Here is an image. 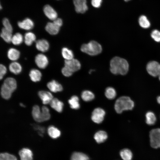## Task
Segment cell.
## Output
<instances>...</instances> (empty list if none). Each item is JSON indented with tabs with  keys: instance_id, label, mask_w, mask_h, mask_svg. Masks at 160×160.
Masks as SVG:
<instances>
[{
	"instance_id": "8fae6325",
	"label": "cell",
	"mask_w": 160,
	"mask_h": 160,
	"mask_svg": "<svg viewBox=\"0 0 160 160\" xmlns=\"http://www.w3.org/2000/svg\"><path fill=\"white\" fill-rule=\"evenodd\" d=\"M43 11L45 15L49 19L53 21L57 18V14L56 12L49 5L45 6Z\"/></svg>"
},
{
	"instance_id": "5b68a950",
	"label": "cell",
	"mask_w": 160,
	"mask_h": 160,
	"mask_svg": "<svg viewBox=\"0 0 160 160\" xmlns=\"http://www.w3.org/2000/svg\"><path fill=\"white\" fill-rule=\"evenodd\" d=\"M146 70L148 73L153 77L159 76L160 73V64L156 61H151L147 64Z\"/></svg>"
},
{
	"instance_id": "5bb4252c",
	"label": "cell",
	"mask_w": 160,
	"mask_h": 160,
	"mask_svg": "<svg viewBox=\"0 0 160 160\" xmlns=\"http://www.w3.org/2000/svg\"><path fill=\"white\" fill-rule=\"evenodd\" d=\"M47 86L52 92H57L63 90L62 85L55 80H52L47 83Z\"/></svg>"
},
{
	"instance_id": "4316f807",
	"label": "cell",
	"mask_w": 160,
	"mask_h": 160,
	"mask_svg": "<svg viewBox=\"0 0 160 160\" xmlns=\"http://www.w3.org/2000/svg\"><path fill=\"white\" fill-rule=\"evenodd\" d=\"M120 155L123 160H131L133 154L131 151L128 148H124L121 151Z\"/></svg>"
},
{
	"instance_id": "7402d4cb",
	"label": "cell",
	"mask_w": 160,
	"mask_h": 160,
	"mask_svg": "<svg viewBox=\"0 0 160 160\" xmlns=\"http://www.w3.org/2000/svg\"><path fill=\"white\" fill-rule=\"evenodd\" d=\"M20 55V51L15 48H10L7 51V57L9 60L12 61L17 60L19 58Z\"/></svg>"
},
{
	"instance_id": "c3c4849f",
	"label": "cell",
	"mask_w": 160,
	"mask_h": 160,
	"mask_svg": "<svg viewBox=\"0 0 160 160\" xmlns=\"http://www.w3.org/2000/svg\"><path fill=\"white\" fill-rule=\"evenodd\" d=\"M159 80H160V73H159Z\"/></svg>"
},
{
	"instance_id": "60d3db41",
	"label": "cell",
	"mask_w": 160,
	"mask_h": 160,
	"mask_svg": "<svg viewBox=\"0 0 160 160\" xmlns=\"http://www.w3.org/2000/svg\"><path fill=\"white\" fill-rule=\"evenodd\" d=\"M61 72L64 76L67 77L71 76L73 73L72 71L65 66L62 68Z\"/></svg>"
},
{
	"instance_id": "cb8c5ba5",
	"label": "cell",
	"mask_w": 160,
	"mask_h": 160,
	"mask_svg": "<svg viewBox=\"0 0 160 160\" xmlns=\"http://www.w3.org/2000/svg\"><path fill=\"white\" fill-rule=\"evenodd\" d=\"M47 132L49 136L55 139L60 137L61 135L60 131L53 126H50L48 128Z\"/></svg>"
},
{
	"instance_id": "d6a6232c",
	"label": "cell",
	"mask_w": 160,
	"mask_h": 160,
	"mask_svg": "<svg viewBox=\"0 0 160 160\" xmlns=\"http://www.w3.org/2000/svg\"><path fill=\"white\" fill-rule=\"evenodd\" d=\"M81 97L84 101L88 102L93 100L95 98V95L92 92L86 90L84 91L81 93Z\"/></svg>"
},
{
	"instance_id": "f6af8a7d",
	"label": "cell",
	"mask_w": 160,
	"mask_h": 160,
	"mask_svg": "<svg viewBox=\"0 0 160 160\" xmlns=\"http://www.w3.org/2000/svg\"><path fill=\"white\" fill-rule=\"evenodd\" d=\"M34 128L35 129L38 130L39 131V132L40 135H42L44 133L45 131L44 128L40 126L36 125L35 126Z\"/></svg>"
},
{
	"instance_id": "4dcf8cb0",
	"label": "cell",
	"mask_w": 160,
	"mask_h": 160,
	"mask_svg": "<svg viewBox=\"0 0 160 160\" xmlns=\"http://www.w3.org/2000/svg\"><path fill=\"white\" fill-rule=\"evenodd\" d=\"M146 122L149 125L154 124L156 121V117L154 113L151 111H148L146 114Z\"/></svg>"
},
{
	"instance_id": "44dd1931",
	"label": "cell",
	"mask_w": 160,
	"mask_h": 160,
	"mask_svg": "<svg viewBox=\"0 0 160 160\" xmlns=\"http://www.w3.org/2000/svg\"><path fill=\"white\" fill-rule=\"evenodd\" d=\"M29 76L31 80L34 82H37L40 81L42 74L41 72L38 69H32L29 73Z\"/></svg>"
},
{
	"instance_id": "ab89813d",
	"label": "cell",
	"mask_w": 160,
	"mask_h": 160,
	"mask_svg": "<svg viewBox=\"0 0 160 160\" xmlns=\"http://www.w3.org/2000/svg\"><path fill=\"white\" fill-rule=\"evenodd\" d=\"M2 24L4 26V28L12 32L13 29L12 26L7 18H5L3 20Z\"/></svg>"
},
{
	"instance_id": "484cf974",
	"label": "cell",
	"mask_w": 160,
	"mask_h": 160,
	"mask_svg": "<svg viewBox=\"0 0 160 160\" xmlns=\"http://www.w3.org/2000/svg\"><path fill=\"white\" fill-rule=\"evenodd\" d=\"M12 32L3 28L0 34L1 37L6 42L10 43L11 42L12 37Z\"/></svg>"
},
{
	"instance_id": "603a6c76",
	"label": "cell",
	"mask_w": 160,
	"mask_h": 160,
	"mask_svg": "<svg viewBox=\"0 0 160 160\" xmlns=\"http://www.w3.org/2000/svg\"><path fill=\"white\" fill-rule=\"evenodd\" d=\"M21 65L18 63L13 62L11 63L9 66V69L12 73L17 75L20 74L22 71Z\"/></svg>"
},
{
	"instance_id": "7bdbcfd3",
	"label": "cell",
	"mask_w": 160,
	"mask_h": 160,
	"mask_svg": "<svg viewBox=\"0 0 160 160\" xmlns=\"http://www.w3.org/2000/svg\"><path fill=\"white\" fill-rule=\"evenodd\" d=\"M102 0H91L92 5L95 8L99 7L101 5Z\"/></svg>"
},
{
	"instance_id": "74e56055",
	"label": "cell",
	"mask_w": 160,
	"mask_h": 160,
	"mask_svg": "<svg viewBox=\"0 0 160 160\" xmlns=\"http://www.w3.org/2000/svg\"><path fill=\"white\" fill-rule=\"evenodd\" d=\"M0 160H17V159L13 155L4 153L0 154Z\"/></svg>"
},
{
	"instance_id": "83f0119b",
	"label": "cell",
	"mask_w": 160,
	"mask_h": 160,
	"mask_svg": "<svg viewBox=\"0 0 160 160\" xmlns=\"http://www.w3.org/2000/svg\"><path fill=\"white\" fill-rule=\"evenodd\" d=\"M79 97L73 95L68 100L70 107L74 109H78L80 107L79 103Z\"/></svg>"
},
{
	"instance_id": "836d02e7",
	"label": "cell",
	"mask_w": 160,
	"mask_h": 160,
	"mask_svg": "<svg viewBox=\"0 0 160 160\" xmlns=\"http://www.w3.org/2000/svg\"><path fill=\"white\" fill-rule=\"evenodd\" d=\"M13 92L5 87L3 84L1 87V94L2 97L6 100L9 99Z\"/></svg>"
},
{
	"instance_id": "f35d334b",
	"label": "cell",
	"mask_w": 160,
	"mask_h": 160,
	"mask_svg": "<svg viewBox=\"0 0 160 160\" xmlns=\"http://www.w3.org/2000/svg\"><path fill=\"white\" fill-rule=\"evenodd\" d=\"M151 36L155 41L160 42V31L159 30H153L151 33Z\"/></svg>"
},
{
	"instance_id": "ac0fdd59",
	"label": "cell",
	"mask_w": 160,
	"mask_h": 160,
	"mask_svg": "<svg viewBox=\"0 0 160 160\" xmlns=\"http://www.w3.org/2000/svg\"><path fill=\"white\" fill-rule=\"evenodd\" d=\"M49 104L51 107L57 112L60 113L62 111L63 103L57 98H53Z\"/></svg>"
},
{
	"instance_id": "d6986e66",
	"label": "cell",
	"mask_w": 160,
	"mask_h": 160,
	"mask_svg": "<svg viewBox=\"0 0 160 160\" xmlns=\"http://www.w3.org/2000/svg\"><path fill=\"white\" fill-rule=\"evenodd\" d=\"M60 27H59L53 22H49L45 26L46 31L52 35H55L59 32Z\"/></svg>"
},
{
	"instance_id": "277c9868",
	"label": "cell",
	"mask_w": 160,
	"mask_h": 160,
	"mask_svg": "<svg viewBox=\"0 0 160 160\" xmlns=\"http://www.w3.org/2000/svg\"><path fill=\"white\" fill-rule=\"evenodd\" d=\"M150 145L154 148H160V128L152 129L149 134Z\"/></svg>"
},
{
	"instance_id": "f1b7e54d",
	"label": "cell",
	"mask_w": 160,
	"mask_h": 160,
	"mask_svg": "<svg viewBox=\"0 0 160 160\" xmlns=\"http://www.w3.org/2000/svg\"><path fill=\"white\" fill-rule=\"evenodd\" d=\"M61 53L63 57L65 60L72 59L74 57L73 51L66 47H64L62 49Z\"/></svg>"
},
{
	"instance_id": "7dc6e473",
	"label": "cell",
	"mask_w": 160,
	"mask_h": 160,
	"mask_svg": "<svg viewBox=\"0 0 160 160\" xmlns=\"http://www.w3.org/2000/svg\"><path fill=\"white\" fill-rule=\"evenodd\" d=\"M20 105L21 106V107H25V106L23 104V103H20Z\"/></svg>"
},
{
	"instance_id": "9a60e30c",
	"label": "cell",
	"mask_w": 160,
	"mask_h": 160,
	"mask_svg": "<svg viewBox=\"0 0 160 160\" xmlns=\"http://www.w3.org/2000/svg\"><path fill=\"white\" fill-rule=\"evenodd\" d=\"M32 115L34 119L37 122H43L42 113L41 110L38 105H34L32 108Z\"/></svg>"
},
{
	"instance_id": "7a4b0ae2",
	"label": "cell",
	"mask_w": 160,
	"mask_h": 160,
	"mask_svg": "<svg viewBox=\"0 0 160 160\" xmlns=\"http://www.w3.org/2000/svg\"><path fill=\"white\" fill-rule=\"evenodd\" d=\"M134 106V103L129 97L123 96L117 99L114 108L117 113H120L123 111L132 110Z\"/></svg>"
},
{
	"instance_id": "ba28073f",
	"label": "cell",
	"mask_w": 160,
	"mask_h": 160,
	"mask_svg": "<svg viewBox=\"0 0 160 160\" xmlns=\"http://www.w3.org/2000/svg\"><path fill=\"white\" fill-rule=\"evenodd\" d=\"M35 61L36 65L39 68L43 69L48 65L49 60L47 57L42 54H37L35 57Z\"/></svg>"
},
{
	"instance_id": "f546056e",
	"label": "cell",
	"mask_w": 160,
	"mask_h": 160,
	"mask_svg": "<svg viewBox=\"0 0 160 160\" xmlns=\"http://www.w3.org/2000/svg\"><path fill=\"white\" fill-rule=\"evenodd\" d=\"M138 22L140 25L144 28H148L150 26L151 23L149 20L144 15H142L140 17Z\"/></svg>"
},
{
	"instance_id": "e575fe53",
	"label": "cell",
	"mask_w": 160,
	"mask_h": 160,
	"mask_svg": "<svg viewBox=\"0 0 160 160\" xmlns=\"http://www.w3.org/2000/svg\"><path fill=\"white\" fill-rule=\"evenodd\" d=\"M23 40L22 34L20 33H17L12 36L11 42L15 45H19L23 42Z\"/></svg>"
},
{
	"instance_id": "52a82bcc",
	"label": "cell",
	"mask_w": 160,
	"mask_h": 160,
	"mask_svg": "<svg viewBox=\"0 0 160 160\" xmlns=\"http://www.w3.org/2000/svg\"><path fill=\"white\" fill-rule=\"evenodd\" d=\"M64 66L74 73L80 69L81 64L78 60L73 58L70 60H65L64 62Z\"/></svg>"
},
{
	"instance_id": "e0dca14e",
	"label": "cell",
	"mask_w": 160,
	"mask_h": 160,
	"mask_svg": "<svg viewBox=\"0 0 160 160\" xmlns=\"http://www.w3.org/2000/svg\"><path fill=\"white\" fill-rule=\"evenodd\" d=\"M3 84L12 92L16 89L17 87L16 81L12 77L7 78L4 81Z\"/></svg>"
},
{
	"instance_id": "d4e9b609",
	"label": "cell",
	"mask_w": 160,
	"mask_h": 160,
	"mask_svg": "<svg viewBox=\"0 0 160 160\" xmlns=\"http://www.w3.org/2000/svg\"><path fill=\"white\" fill-rule=\"evenodd\" d=\"M36 36L33 33L31 32L26 33L24 36V40L25 44L30 46L35 41Z\"/></svg>"
},
{
	"instance_id": "8d00e7d4",
	"label": "cell",
	"mask_w": 160,
	"mask_h": 160,
	"mask_svg": "<svg viewBox=\"0 0 160 160\" xmlns=\"http://www.w3.org/2000/svg\"><path fill=\"white\" fill-rule=\"evenodd\" d=\"M41 110L42 113V119L43 121L49 120L50 118L49 110L48 107L46 106H43Z\"/></svg>"
},
{
	"instance_id": "bcb514c9",
	"label": "cell",
	"mask_w": 160,
	"mask_h": 160,
	"mask_svg": "<svg viewBox=\"0 0 160 160\" xmlns=\"http://www.w3.org/2000/svg\"><path fill=\"white\" fill-rule=\"evenodd\" d=\"M157 100L158 103L160 104V96L157 97Z\"/></svg>"
},
{
	"instance_id": "b9f144b4",
	"label": "cell",
	"mask_w": 160,
	"mask_h": 160,
	"mask_svg": "<svg viewBox=\"0 0 160 160\" xmlns=\"http://www.w3.org/2000/svg\"><path fill=\"white\" fill-rule=\"evenodd\" d=\"M7 72V69L3 64H1L0 66V79H2Z\"/></svg>"
},
{
	"instance_id": "6da1fadb",
	"label": "cell",
	"mask_w": 160,
	"mask_h": 160,
	"mask_svg": "<svg viewBox=\"0 0 160 160\" xmlns=\"http://www.w3.org/2000/svg\"><path fill=\"white\" fill-rule=\"evenodd\" d=\"M129 65L125 59L118 57H113L110 62V71L112 73L125 75L129 70Z\"/></svg>"
},
{
	"instance_id": "3957f363",
	"label": "cell",
	"mask_w": 160,
	"mask_h": 160,
	"mask_svg": "<svg viewBox=\"0 0 160 160\" xmlns=\"http://www.w3.org/2000/svg\"><path fill=\"white\" fill-rule=\"evenodd\" d=\"M81 51L91 56H95L101 53L102 48L97 42L92 41L87 44H83L81 47Z\"/></svg>"
},
{
	"instance_id": "1f68e13d",
	"label": "cell",
	"mask_w": 160,
	"mask_h": 160,
	"mask_svg": "<svg viewBox=\"0 0 160 160\" xmlns=\"http://www.w3.org/2000/svg\"><path fill=\"white\" fill-rule=\"evenodd\" d=\"M88 156L81 152H74L72 154L71 160H89Z\"/></svg>"
},
{
	"instance_id": "9c48e42d",
	"label": "cell",
	"mask_w": 160,
	"mask_h": 160,
	"mask_svg": "<svg viewBox=\"0 0 160 160\" xmlns=\"http://www.w3.org/2000/svg\"><path fill=\"white\" fill-rule=\"evenodd\" d=\"M73 3L75 10L78 13H84L88 9L86 0H73Z\"/></svg>"
},
{
	"instance_id": "681fc988",
	"label": "cell",
	"mask_w": 160,
	"mask_h": 160,
	"mask_svg": "<svg viewBox=\"0 0 160 160\" xmlns=\"http://www.w3.org/2000/svg\"><path fill=\"white\" fill-rule=\"evenodd\" d=\"M125 1H128L130 0H124Z\"/></svg>"
},
{
	"instance_id": "4fadbf2b",
	"label": "cell",
	"mask_w": 160,
	"mask_h": 160,
	"mask_svg": "<svg viewBox=\"0 0 160 160\" xmlns=\"http://www.w3.org/2000/svg\"><path fill=\"white\" fill-rule=\"evenodd\" d=\"M17 25L21 29L26 30L32 29L34 25L33 21L29 18H26L22 21L18 22Z\"/></svg>"
},
{
	"instance_id": "8992f818",
	"label": "cell",
	"mask_w": 160,
	"mask_h": 160,
	"mask_svg": "<svg viewBox=\"0 0 160 160\" xmlns=\"http://www.w3.org/2000/svg\"><path fill=\"white\" fill-rule=\"evenodd\" d=\"M105 114V111L102 108H95L92 112L91 119L95 123H100L103 120Z\"/></svg>"
},
{
	"instance_id": "2e32d148",
	"label": "cell",
	"mask_w": 160,
	"mask_h": 160,
	"mask_svg": "<svg viewBox=\"0 0 160 160\" xmlns=\"http://www.w3.org/2000/svg\"><path fill=\"white\" fill-rule=\"evenodd\" d=\"M19 155L20 160H32L33 153L31 150L24 148L22 149L19 152Z\"/></svg>"
},
{
	"instance_id": "30bf717a",
	"label": "cell",
	"mask_w": 160,
	"mask_h": 160,
	"mask_svg": "<svg viewBox=\"0 0 160 160\" xmlns=\"http://www.w3.org/2000/svg\"><path fill=\"white\" fill-rule=\"evenodd\" d=\"M38 95L44 104L50 103L53 98L52 94L50 92L47 91H40L39 92Z\"/></svg>"
},
{
	"instance_id": "7c38bea8",
	"label": "cell",
	"mask_w": 160,
	"mask_h": 160,
	"mask_svg": "<svg viewBox=\"0 0 160 160\" xmlns=\"http://www.w3.org/2000/svg\"><path fill=\"white\" fill-rule=\"evenodd\" d=\"M36 47L38 50L42 52H45L49 49V44L47 40L41 39L36 41Z\"/></svg>"
},
{
	"instance_id": "ee69618b",
	"label": "cell",
	"mask_w": 160,
	"mask_h": 160,
	"mask_svg": "<svg viewBox=\"0 0 160 160\" xmlns=\"http://www.w3.org/2000/svg\"><path fill=\"white\" fill-rule=\"evenodd\" d=\"M53 22L60 27L63 25V21L60 18H56L53 20Z\"/></svg>"
},
{
	"instance_id": "d590c367",
	"label": "cell",
	"mask_w": 160,
	"mask_h": 160,
	"mask_svg": "<svg viewBox=\"0 0 160 160\" xmlns=\"http://www.w3.org/2000/svg\"><path fill=\"white\" fill-rule=\"evenodd\" d=\"M105 94L106 97L110 100L114 99L116 95L115 89L111 87H109L106 88Z\"/></svg>"
},
{
	"instance_id": "ffe728a7",
	"label": "cell",
	"mask_w": 160,
	"mask_h": 160,
	"mask_svg": "<svg viewBox=\"0 0 160 160\" xmlns=\"http://www.w3.org/2000/svg\"><path fill=\"white\" fill-rule=\"evenodd\" d=\"M108 138L107 133L103 130L99 131L96 132L94 135V138L98 143H102L105 141Z\"/></svg>"
}]
</instances>
